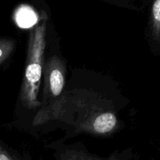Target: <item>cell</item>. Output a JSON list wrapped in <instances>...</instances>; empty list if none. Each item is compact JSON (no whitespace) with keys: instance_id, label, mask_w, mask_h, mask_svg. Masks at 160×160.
<instances>
[{"instance_id":"6da1fadb","label":"cell","mask_w":160,"mask_h":160,"mask_svg":"<svg viewBox=\"0 0 160 160\" xmlns=\"http://www.w3.org/2000/svg\"><path fill=\"white\" fill-rule=\"evenodd\" d=\"M47 17L41 16L29 34L26 65L19 100L24 107L34 109L42 106L38 98L44 67Z\"/></svg>"},{"instance_id":"7a4b0ae2","label":"cell","mask_w":160,"mask_h":160,"mask_svg":"<svg viewBox=\"0 0 160 160\" xmlns=\"http://www.w3.org/2000/svg\"><path fill=\"white\" fill-rule=\"evenodd\" d=\"M44 104L51 103L62 94L65 84L66 67L64 62L54 56L44 62Z\"/></svg>"},{"instance_id":"3957f363","label":"cell","mask_w":160,"mask_h":160,"mask_svg":"<svg viewBox=\"0 0 160 160\" xmlns=\"http://www.w3.org/2000/svg\"><path fill=\"white\" fill-rule=\"evenodd\" d=\"M56 156L57 160H127V150L122 152H116L109 157L102 158L80 148L67 147L59 150Z\"/></svg>"},{"instance_id":"277c9868","label":"cell","mask_w":160,"mask_h":160,"mask_svg":"<svg viewBox=\"0 0 160 160\" xmlns=\"http://www.w3.org/2000/svg\"><path fill=\"white\" fill-rule=\"evenodd\" d=\"M118 125L117 117L113 112H104L95 115L90 121V130L97 134H110Z\"/></svg>"},{"instance_id":"5b68a950","label":"cell","mask_w":160,"mask_h":160,"mask_svg":"<svg viewBox=\"0 0 160 160\" xmlns=\"http://www.w3.org/2000/svg\"><path fill=\"white\" fill-rule=\"evenodd\" d=\"M17 42L9 38H0V66L6 62L15 51Z\"/></svg>"},{"instance_id":"8992f818","label":"cell","mask_w":160,"mask_h":160,"mask_svg":"<svg viewBox=\"0 0 160 160\" xmlns=\"http://www.w3.org/2000/svg\"><path fill=\"white\" fill-rule=\"evenodd\" d=\"M152 29L156 40H160V0L155 2L152 8Z\"/></svg>"},{"instance_id":"52a82bcc","label":"cell","mask_w":160,"mask_h":160,"mask_svg":"<svg viewBox=\"0 0 160 160\" xmlns=\"http://www.w3.org/2000/svg\"><path fill=\"white\" fill-rule=\"evenodd\" d=\"M18 17V23L21 26L27 27L30 26L31 24L34 23L35 22V17L34 12L31 10V9L28 8H23L20 12H19Z\"/></svg>"},{"instance_id":"ba28073f","label":"cell","mask_w":160,"mask_h":160,"mask_svg":"<svg viewBox=\"0 0 160 160\" xmlns=\"http://www.w3.org/2000/svg\"><path fill=\"white\" fill-rule=\"evenodd\" d=\"M0 160H23L12 149L0 141Z\"/></svg>"}]
</instances>
